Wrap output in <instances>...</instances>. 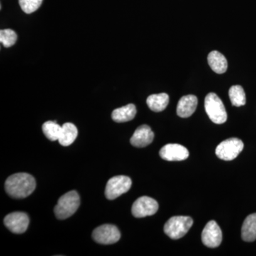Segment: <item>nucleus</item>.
I'll return each mask as SVG.
<instances>
[{
  "label": "nucleus",
  "instance_id": "412c9836",
  "mask_svg": "<svg viewBox=\"0 0 256 256\" xmlns=\"http://www.w3.org/2000/svg\"><path fill=\"white\" fill-rule=\"evenodd\" d=\"M18 35L13 30L6 28L0 31V42L6 48L12 46L16 43Z\"/></svg>",
  "mask_w": 256,
  "mask_h": 256
},
{
  "label": "nucleus",
  "instance_id": "aec40b11",
  "mask_svg": "<svg viewBox=\"0 0 256 256\" xmlns=\"http://www.w3.org/2000/svg\"><path fill=\"white\" fill-rule=\"evenodd\" d=\"M62 128V126H60L56 121H46L42 126L44 134L50 141L58 140Z\"/></svg>",
  "mask_w": 256,
  "mask_h": 256
},
{
  "label": "nucleus",
  "instance_id": "a211bd4d",
  "mask_svg": "<svg viewBox=\"0 0 256 256\" xmlns=\"http://www.w3.org/2000/svg\"><path fill=\"white\" fill-rule=\"evenodd\" d=\"M169 96L164 92L160 94H153L146 99V104L151 110L154 112H162L166 109L169 104Z\"/></svg>",
  "mask_w": 256,
  "mask_h": 256
},
{
  "label": "nucleus",
  "instance_id": "20e7f679",
  "mask_svg": "<svg viewBox=\"0 0 256 256\" xmlns=\"http://www.w3.org/2000/svg\"><path fill=\"white\" fill-rule=\"evenodd\" d=\"M204 108L208 118L216 124L226 122L227 112L222 100L214 92H210L205 98Z\"/></svg>",
  "mask_w": 256,
  "mask_h": 256
},
{
  "label": "nucleus",
  "instance_id": "423d86ee",
  "mask_svg": "<svg viewBox=\"0 0 256 256\" xmlns=\"http://www.w3.org/2000/svg\"><path fill=\"white\" fill-rule=\"evenodd\" d=\"M132 180L127 176L120 175L110 178L106 184L105 195L109 200H114L129 191Z\"/></svg>",
  "mask_w": 256,
  "mask_h": 256
},
{
  "label": "nucleus",
  "instance_id": "7ed1b4c3",
  "mask_svg": "<svg viewBox=\"0 0 256 256\" xmlns=\"http://www.w3.org/2000/svg\"><path fill=\"white\" fill-rule=\"evenodd\" d=\"M193 223V220L190 216H173L165 224L164 232L170 238L178 240L188 233Z\"/></svg>",
  "mask_w": 256,
  "mask_h": 256
},
{
  "label": "nucleus",
  "instance_id": "6e6552de",
  "mask_svg": "<svg viewBox=\"0 0 256 256\" xmlns=\"http://www.w3.org/2000/svg\"><path fill=\"white\" fill-rule=\"evenodd\" d=\"M159 208L158 202L149 196H141L133 203L132 214L136 218H144L156 214Z\"/></svg>",
  "mask_w": 256,
  "mask_h": 256
},
{
  "label": "nucleus",
  "instance_id": "1a4fd4ad",
  "mask_svg": "<svg viewBox=\"0 0 256 256\" xmlns=\"http://www.w3.org/2000/svg\"><path fill=\"white\" fill-rule=\"evenodd\" d=\"M4 225L12 233L20 234L26 232L30 224V218L24 212H13L5 216Z\"/></svg>",
  "mask_w": 256,
  "mask_h": 256
},
{
  "label": "nucleus",
  "instance_id": "4be33fe9",
  "mask_svg": "<svg viewBox=\"0 0 256 256\" xmlns=\"http://www.w3.org/2000/svg\"><path fill=\"white\" fill-rule=\"evenodd\" d=\"M43 0H18V4L24 12L32 14L41 6Z\"/></svg>",
  "mask_w": 256,
  "mask_h": 256
},
{
  "label": "nucleus",
  "instance_id": "0eeeda50",
  "mask_svg": "<svg viewBox=\"0 0 256 256\" xmlns=\"http://www.w3.org/2000/svg\"><path fill=\"white\" fill-rule=\"evenodd\" d=\"M92 236L94 240L98 244L110 245L118 242L120 238L121 234L116 226L104 224L94 230Z\"/></svg>",
  "mask_w": 256,
  "mask_h": 256
},
{
  "label": "nucleus",
  "instance_id": "f8f14e48",
  "mask_svg": "<svg viewBox=\"0 0 256 256\" xmlns=\"http://www.w3.org/2000/svg\"><path fill=\"white\" fill-rule=\"evenodd\" d=\"M154 132L150 126L142 124L137 128L130 138V143L136 148H144L149 146L154 140Z\"/></svg>",
  "mask_w": 256,
  "mask_h": 256
},
{
  "label": "nucleus",
  "instance_id": "2eb2a0df",
  "mask_svg": "<svg viewBox=\"0 0 256 256\" xmlns=\"http://www.w3.org/2000/svg\"><path fill=\"white\" fill-rule=\"evenodd\" d=\"M136 114V106L132 104H128L112 111V118L116 122H128L134 118Z\"/></svg>",
  "mask_w": 256,
  "mask_h": 256
},
{
  "label": "nucleus",
  "instance_id": "6ab92c4d",
  "mask_svg": "<svg viewBox=\"0 0 256 256\" xmlns=\"http://www.w3.org/2000/svg\"><path fill=\"white\" fill-rule=\"evenodd\" d=\"M229 98L232 105L240 107L246 104V97L245 92L240 86H233L230 88L228 92Z\"/></svg>",
  "mask_w": 256,
  "mask_h": 256
},
{
  "label": "nucleus",
  "instance_id": "f03ea898",
  "mask_svg": "<svg viewBox=\"0 0 256 256\" xmlns=\"http://www.w3.org/2000/svg\"><path fill=\"white\" fill-rule=\"evenodd\" d=\"M80 203V196L76 192H67L60 197L58 203L54 207L56 217L58 220H66L78 210Z\"/></svg>",
  "mask_w": 256,
  "mask_h": 256
},
{
  "label": "nucleus",
  "instance_id": "f3484780",
  "mask_svg": "<svg viewBox=\"0 0 256 256\" xmlns=\"http://www.w3.org/2000/svg\"><path fill=\"white\" fill-rule=\"evenodd\" d=\"M242 239L246 242L256 240V213L248 216L242 224Z\"/></svg>",
  "mask_w": 256,
  "mask_h": 256
},
{
  "label": "nucleus",
  "instance_id": "f257e3e1",
  "mask_svg": "<svg viewBox=\"0 0 256 256\" xmlns=\"http://www.w3.org/2000/svg\"><path fill=\"white\" fill-rule=\"evenodd\" d=\"M34 178L28 173H16L8 178L4 184L6 193L14 198H26L36 188Z\"/></svg>",
  "mask_w": 256,
  "mask_h": 256
},
{
  "label": "nucleus",
  "instance_id": "ddd939ff",
  "mask_svg": "<svg viewBox=\"0 0 256 256\" xmlns=\"http://www.w3.org/2000/svg\"><path fill=\"white\" fill-rule=\"evenodd\" d=\"M198 99L196 96L188 95L183 96L178 100L176 114L183 118L190 117L196 110Z\"/></svg>",
  "mask_w": 256,
  "mask_h": 256
},
{
  "label": "nucleus",
  "instance_id": "4468645a",
  "mask_svg": "<svg viewBox=\"0 0 256 256\" xmlns=\"http://www.w3.org/2000/svg\"><path fill=\"white\" fill-rule=\"evenodd\" d=\"M208 63L210 68L218 74L225 73L228 68L226 58L218 50H213L208 55Z\"/></svg>",
  "mask_w": 256,
  "mask_h": 256
},
{
  "label": "nucleus",
  "instance_id": "39448f33",
  "mask_svg": "<svg viewBox=\"0 0 256 256\" xmlns=\"http://www.w3.org/2000/svg\"><path fill=\"white\" fill-rule=\"evenodd\" d=\"M244 148V144L242 140L236 138H229L217 146L216 154L220 160L232 161L238 156Z\"/></svg>",
  "mask_w": 256,
  "mask_h": 256
},
{
  "label": "nucleus",
  "instance_id": "9d476101",
  "mask_svg": "<svg viewBox=\"0 0 256 256\" xmlns=\"http://www.w3.org/2000/svg\"><path fill=\"white\" fill-rule=\"evenodd\" d=\"M222 232L215 220L207 223L202 234V240L206 246L217 248L222 242Z\"/></svg>",
  "mask_w": 256,
  "mask_h": 256
},
{
  "label": "nucleus",
  "instance_id": "9b49d317",
  "mask_svg": "<svg viewBox=\"0 0 256 256\" xmlns=\"http://www.w3.org/2000/svg\"><path fill=\"white\" fill-rule=\"evenodd\" d=\"M190 156L188 150L185 146L178 144H168L160 151L162 159L170 162L183 161L188 159Z\"/></svg>",
  "mask_w": 256,
  "mask_h": 256
},
{
  "label": "nucleus",
  "instance_id": "dca6fc26",
  "mask_svg": "<svg viewBox=\"0 0 256 256\" xmlns=\"http://www.w3.org/2000/svg\"><path fill=\"white\" fill-rule=\"evenodd\" d=\"M78 136V129L72 122H66L62 126V132L58 138L60 146H67L73 144Z\"/></svg>",
  "mask_w": 256,
  "mask_h": 256
}]
</instances>
